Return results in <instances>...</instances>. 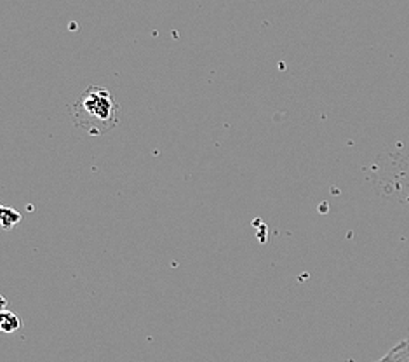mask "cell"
Returning a JSON list of instances; mask_svg holds the SVG:
<instances>
[{"label":"cell","instance_id":"cell-1","mask_svg":"<svg viewBox=\"0 0 409 362\" xmlns=\"http://www.w3.org/2000/svg\"><path fill=\"white\" fill-rule=\"evenodd\" d=\"M120 106L113 94L101 86H89L73 105L76 126L91 136L113 129L119 122Z\"/></svg>","mask_w":409,"mask_h":362},{"label":"cell","instance_id":"cell-2","mask_svg":"<svg viewBox=\"0 0 409 362\" xmlns=\"http://www.w3.org/2000/svg\"><path fill=\"white\" fill-rule=\"evenodd\" d=\"M376 362H409V336L401 343H397L383 359Z\"/></svg>","mask_w":409,"mask_h":362},{"label":"cell","instance_id":"cell-3","mask_svg":"<svg viewBox=\"0 0 409 362\" xmlns=\"http://www.w3.org/2000/svg\"><path fill=\"white\" fill-rule=\"evenodd\" d=\"M0 328H2L3 333L17 331L21 328V319L14 312L3 310L2 317H0Z\"/></svg>","mask_w":409,"mask_h":362},{"label":"cell","instance_id":"cell-4","mask_svg":"<svg viewBox=\"0 0 409 362\" xmlns=\"http://www.w3.org/2000/svg\"><path fill=\"white\" fill-rule=\"evenodd\" d=\"M21 215L13 208H2L0 209V222H2V229L10 230L20 223Z\"/></svg>","mask_w":409,"mask_h":362}]
</instances>
